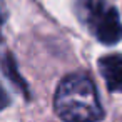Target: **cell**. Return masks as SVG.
Instances as JSON below:
<instances>
[{"instance_id":"7a4b0ae2","label":"cell","mask_w":122,"mask_h":122,"mask_svg":"<svg viewBox=\"0 0 122 122\" xmlns=\"http://www.w3.org/2000/svg\"><path fill=\"white\" fill-rule=\"evenodd\" d=\"M84 9L89 30L99 42L114 45L122 40V22L114 5L107 4V0H100V2H84Z\"/></svg>"},{"instance_id":"277c9868","label":"cell","mask_w":122,"mask_h":122,"mask_svg":"<svg viewBox=\"0 0 122 122\" xmlns=\"http://www.w3.org/2000/svg\"><path fill=\"white\" fill-rule=\"evenodd\" d=\"M2 67H4V72L7 74V77H9L10 80H14V84L20 89V92L29 97V87H27V84L20 79V75H19V72H17V69H15V62H14V57H12V55L7 54V55L2 59Z\"/></svg>"},{"instance_id":"52a82bcc","label":"cell","mask_w":122,"mask_h":122,"mask_svg":"<svg viewBox=\"0 0 122 122\" xmlns=\"http://www.w3.org/2000/svg\"><path fill=\"white\" fill-rule=\"evenodd\" d=\"M84 2H100V0H84Z\"/></svg>"},{"instance_id":"6da1fadb","label":"cell","mask_w":122,"mask_h":122,"mask_svg":"<svg viewBox=\"0 0 122 122\" xmlns=\"http://www.w3.org/2000/svg\"><path fill=\"white\" fill-rule=\"evenodd\" d=\"M55 114L65 122H99L104 119L94 82L84 74L64 77L54 97Z\"/></svg>"},{"instance_id":"3957f363","label":"cell","mask_w":122,"mask_h":122,"mask_svg":"<svg viewBox=\"0 0 122 122\" xmlns=\"http://www.w3.org/2000/svg\"><path fill=\"white\" fill-rule=\"evenodd\" d=\"M100 75L110 92H122V54H110L99 60Z\"/></svg>"},{"instance_id":"8992f818","label":"cell","mask_w":122,"mask_h":122,"mask_svg":"<svg viewBox=\"0 0 122 122\" xmlns=\"http://www.w3.org/2000/svg\"><path fill=\"white\" fill-rule=\"evenodd\" d=\"M5 17H7L5 5H4V2H2V0H0V29H2V25H4V22H5Z\"/></svg>"},{"instance_id":"5b68a950","label":"cell","mask_w":122,"mask_h":122,"mask_svg":"<svg viewBox=\"0 0 122 122\" xmlns=\"http://www.w3.org/2000/svg\"><path fill=\"white\" fill-rule=\"evenodd\" d=\"M10 104V99H9V94L5 92V89L2 87V84H0V110H4L7 105Z\"/></svg>"}]
</instances>
